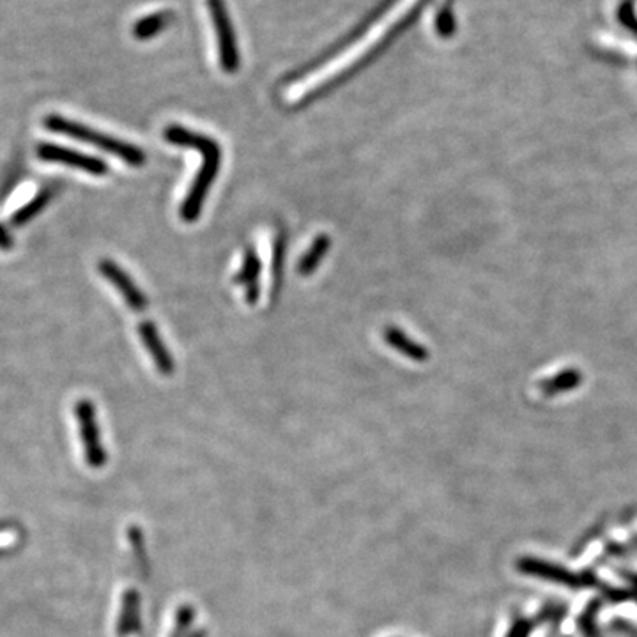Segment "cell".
I'll return each mask as SVG.
<instances>
[{
  "label": "cell",
  "instance_id": "6da1fadb",
  "mask_svg": "<svg viewBox=\"0 0 637 637\" xmlns=\"http://www.w3.org/2000/svg\"><path fill=\"white\" fill-rule=\"evenodd\" d=\"M164 137L172 145L195 149L202 154V166L196 172L192 188L185 196V202L179 209V217L183 222H195V220H198V217L202 213V206L206 202V196L209 194V188L213 186V183L220 172L222 149H220L217 140L206 137L202 133H195V132H190L183 126H175V124L166 126Z\"/></svg>",
  "mask_w": 637,
  "mask_h": 637
},
{
  "label": "cell",
  "instance_id": "7a4b0ae2",
  "mask_svg": "<svg viewBox=\"0 0 637 637\" xmlns=\"http://www.w3.org/2000/svg\"><path fill=\"white\" fill-rule=\"evenodd\" d=\"M45 126L48 132L58 133V135H66L71 139L80 140L83 143H89L92 147H98L105 153H111L115 158L122 160L124 164L132 166H142L145 164V153L139 149L137 145H132L124 140L113 139L111 135H105L101 132L92 130L90 126L80 124L77 121H69L66 117L60 115H48L45 119Z\"/></svg>",
  "mask_w": 637,
  "mask_h": 637
},
{
  "label": "cell",
  "instance_id": "3957f363",
  "mask_svg": "<svg viewBox=\"0 0 637 637\" xmlns=\"http://www.w3.org/2000/svg\"><path fill=\"white\" fill-rule=\"evenodd\" d=\"M36 154L43 162L73 166V168H79V170H82L85 174H90V175H98L100 177V175H107L109 174V165L101 158L89 156V154H83L80 151L56 145V143H39L37 149H36Z\"/></svg>",
  "mask_w": 637,
  "mask_h": 637
},
{
  "label": "cell",
  "instance_id": "277c9868",
  "mask_svg": "<svg viewBox=\"0 0 637 637\" xmlns=\"http://www.w3.org/2000/svg\"><path fill=\"white\" fill-rule=\"evenodd\" d=\"M75 411H77V419H79V429H80V438H82L87 462L92 468L103 466L107 461V453H105V448L101 444V434H100V427L96 421L92 402L80 400L77 404Z\"/></svg>",
  "mask_w": 637,
  "mask_h": 637
},
{
  "label": "cell",
  "instance_id": "5b68a950",
  "mask_svg": "<svg viewBox=\"0 0 637 637\" xmlns=\"http://www.w3.org/2000/svg\"><path fill=\"white\" fill-rule=\"evenodd\" d=\"M98 271L119 291L124 303L130 306L133 312L140 313L149 306V300H147L145 292L117 262H113L111 259H103L98 262Z\"/></svg>",
  "mask_w": 637,
  "mask_h": 637
},
{
  "label": "cell",
  "instance_id": "8992f818",
  "mask_svg": "<svg viewBox=\"0 0 637 637\" xmlns=\"http://www.w3.org/2000/svg\"><path fill=\"white\" fill-rule=\"evenodd\" d=\"M139 336L142 344L145 345L147 353L154 361L158 372L164 376H172L175 363H174L170 351L166 349L165 342L162 340V334L158 332L156 324L153 321H142L139 324Z\"/></svg>",
  "mask_w": 637,
  "mask_h": 637
},
{
  "label": "cell",
  "instance_id": "52a82bcc",
  "mask_svg": "<svg viewBox=\"0 0 637 637\" xmlns=\"http://www.w3.org/2000/svg\"><path fill=\"white\" fill-rule=\"evenodd\" d=\"M260 259L257 255V249L249 247L245 251V259H243V266L238 273V277L234 278L238 285H243L247 289V303L255 305L260 294V285H259V278H260Z\"/></svg>",
  "mask_w": 637,
  "mask_h": 637
},
{
  "label": "cell",
  "instance_id": "ba28073f",
  "mask_svg": "<svg viewBox=\"0 0 637 637\" xmlns=\"http://www.w3.org/2000/svg\"><path fill=\"white\" fill-rule=\"evenodd\" d=\"M385 340L391 349L398 351L402 356H406L409 360H429V351L425 347H421L419 344H416L415 340H411L406 333L395 328V326H388L385 330Z\"/></svg>",
  "mask_w": 637,
  "mask_h": 637
},
{
  "label": "cell",
  "instance_id": "9c48e42d",
  "mask_svg": "<svg viewBox=\"0 0 637 637\" xmlns=\"http://www.w3.org/2000/svg\"><path fill=\"white\" fill-rule=\"evenodd\" d=\"M332 249V238L328 234H321L313 239V243L310 245V249H306L305 255L302 257L300 264H298V273L302 277H310L315 273L317 266L321 264V260L326 257V253Z\"/></svg>",
  "mask_w": 637,
  "mask_h": 637
},
{
  "label": "cell",
  "instance_id": "30bf717a",
  "mask_svg": "<svg viewBox=\"0 0 637 637\" xmlns=\"http://www.w3.org/2000/svg\"><path fill=\"white\" fill-rule=\"evenodd\" d=\"M50 198H52V190H43V192H39L28 204H26L24 207H20V209L13 215L11 222H13L15 227H24L26 223L32 222L39 213H43V209L48 206Z\"/></svg>",
  "mask_w": 637,
  "mask_h": 637
},
{
  "label": "cell",
  "instance_id": "8fae6325",
  "mask_svg": "<svg viewBox=\"0 0 637 637\" xmlns=\"http://www.w3.org/2000/svg\"><path fill=\"white\" fill-rule=\"evenodd\" d=\"M285 249H287V238L285 232L278 234L277 241H275V255H273V291H271V298L277 302L281 291V283H283V266H285Z\"/></svg>",
  "mask_w": 637,
  "mask_h": 637
},
{
  "label": "cell",
  "instance_id": "7c38bea8",
  "mask_svg": "<svg viewBox=\"0 0 637 637\" xmlns=\"http://www.w3.org/2000/svg\"><path fill=\"white\" fill-rule=\"evenodd\" d=\"M170 20V16L166 13H158V15H151L143 20H140L135 26V36L139 39H149L153 36H156L162 28L165 27L166 22Z\"/></svg>",
  "mask_w": 637,
  "mask_h": 637
},
{
  "label": "cell",
  "instance_id": "4fadbf2b",
  "mask_svg": "<svg viewBox=\"0 0 637 637\" xmlns=\"http://www.w3.org/2000/svg\"><path fill=\"white\" fill-rule=\"evenodd\" d=\"M13 249V238H11V234L0 225V249Z\"/></svg>",
  "mask_w": 637,
  "mask_h": 637
}]
</instances>
